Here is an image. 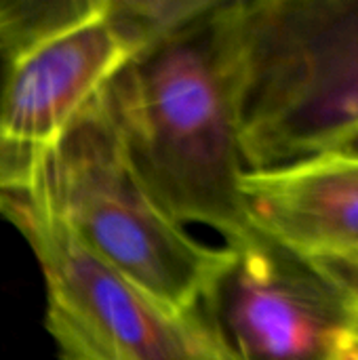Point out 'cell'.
I'll list each match as a JSON object with an SVG mask.
<instances>
[{"mask_svg":"<svg viewBox=\"0 0 358 360\" xmlns=\"http://www.w3.org/2000/svg\"><path fill=\"white\" fill-rule=\"evenodd\" d=\"M226 0L135 55L108 99L127 156L165 213L234 243L253 232L241 196L236 89Z\"/></svg>","mask_w":358,"mask_h":360,"instance_id":"cell-1","label":"cell"},{"mask_svg":"<svg viewBox=\"0 0 358 360\" xmlns=\"http://www.w3.org/2000/svg\"><path fill=\"white\" fill-rule=\"evenodd\" d=\"M247 171L329 152L358 124V0H226Z\"/></svg>","mask_w":358,"mask_h":360,"instance_id":"cell-2","label":"cell"},{"mask_svg":"<svg viewBox=\"0 0 358 360\" xmlns=\"http://www.w3.org/2000/svg\"><path fill=\"white\" fill-rule=\"evenodd\" d=\"M101 262L175 310H192L224 262V247L196 240L154 200L133 169L108 86L74 118L21 186Z\"/></svg>","mask_w":358,"mask_h":360,"instance_id":"cell-3","label":"cell"},{"mask_svg":"<svg viewBox=\"0 0 358 360\" xmlns=\"http://www.w3.org/2000/svg\"><path fill=\"white\" fill-rule=\"evenodd\" d=\"M0 217L44 281L59 360H232L200 308L175 310L95 257L30 190H0Z\"/></svg>","mask_w":358,"mask_h":360,"instance_id":"cell-4","label":"cell"},{"mask_svg":"<svg viewBox=\"0 0 358 360\" xmlns=\"http://www.w3.org/2000/svg\"><path fill=\"white\" fill-rule=\"evenodd\" d=\"M198 304L232 360H358V287L253 228Z\"/></svg>","mask_w":358,"mask_h":360,"instance_id":"cell-5","label":"cell"},{"mask_svg":"<svg viewBox=\"0 0 358 360\" xmlns=\"http://www.w3.org/2000/svg\"><path fill=\"white\" fill-rule=\"evenodd\" d=\"M135 55L108 0H89L80 15L0 63V190L25 184Z\"/></svg>","mask_w":358,"mask_h":360,"instance_id":"cell-6","label":"cell"},{"mask_svg":"<svg viewBox=\"0 0 358 360\" xmlns=\"http://www.w3.org/2000/svg\"><path fill=\"white\" fill-rule=\"evenodd\" d=\"M241 196L251 228L323 264L358 257V160L321 154L245 171Z\"/></svg>","mask_w":358,"mask_h":360,"instance_id":"cell-7","label":"cell"},{"mask_svg":"<svg viewBox=\"0 0 358 360\" xmlns=\"http://www.w3.org/2000/svg\"><path fill=\"white\" fill-rule=\"evenodd\" d=\"M325 154H338V156H346V158H357L358 160V124L350 131L346 133L329 152Z\"/></svg>","mask_w":358,"mask_h":360,"instance_id":"cell-8","label":"cell"},{"mask_svg":"<svg viewBox=\"0 0 358 360\" xmlns=\"http://www.w3.org/2000/svg\"><path fill=\"white\" fill-rule=\"evenodd\" d=\"M331 266V264H329ZM335 270H340L354 287H358V257L357 259H352V262H346V264H338V266H333Z\"/></svg>","mask_w":358,"mask_h":360,"instance_id":"cell-9","label":"cell"}]
</instances>
